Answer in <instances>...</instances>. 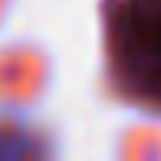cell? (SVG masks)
<instances>
[{"label": "cell", "instance_id": "1", "mask_svg": "<svg viewBox=\"0 0 161 161\" xmlns=\"http://www.w3.org/2000/svg\"><path fill=\"white\" fill-rule=\"evenodd\" d=\"M125 33L131 63H138V76L155 79L151 86L161 92V0H138Z\"/></svg>", "mask_w": 161, "mask_h": 161}]
</instances>
